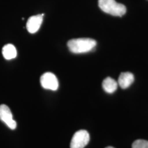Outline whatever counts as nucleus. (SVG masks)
<instances>
[{
    "label": "nucleus",
    "instance_id": "f03ea898",
    "mask_svg": "<svg viewBox=\"0 0 148 148\" xmlns=\"http://www.w3.org/2000/svg\"><path fill=\"white\" fill-rule=\"evenodd\" d=\"M98 5L102 11L111 16H122L126 12V7L115 0H98Z\"/></svg>",
    "mask_w": 148,
    "mask_h": 148
},
{
    "label": "nucleus",
    "instance_id": "0eeeda50",
    "mask_svg": "<svg viewBox=\"0 0 148 148\" xmlns=\"http://www.w3.org/2000/svg\"><path fill=\"white\" fill-rule=\"evenodd\" d=\"M134 80V77L133 74L130 72H125L120 74L117 83L122 89H126L132 84Z\"/></svg>",
    "mask_w": 148,
    "mask_h": 148
},
{
    "label": "nucleus",
    "instance_id": "9d476101",
    "mask_svg": "<svg viewBox=\"0 0 148 148\" xmlns=\"http://www.w3.org/2000/svg\"><path fill=\"white\" fill-rule=\"evenodd\" d=\"M132 148H148V141L143 139H138L132 144Z\"/></svg>",
    "mask_w": 148,
    "mask_h": 148
},
{
    "label": "nucleus",
    "instance_id": "39448f33",
    "mask_svg": "<svg viewBox=\"0 0 148 148\" xmlns=\"http://www.w3.org/2000/svg\"><path fill=\"white\" fill-rule=\"evenodd\" d=\"M0 120L4 122L10 129L14 130L16 127V122L13 119L10 109L5 104L0 106Z\"/></svg>",
    "mask_w": 148,
    "mask_h": 148
},
{
    "label": "nucleus",
    "instance_id": "7ed1b4c3",
    "mask_svg": "<svg viewBox=\"0 0 148 148\" xmlns=\"http://www.w3.org/2000/svg\"><path fill=\"white\" fill-rule=\"evenodd\" d=\"M90 134L86 130H79L71 139L70 148H84L90 141Z\"/></svg>",
    "mask_w": 148,
    "mask_h": 148
},
{
    "label": "nucleus",
    "instance_id": "20e7f679",
    "mask_svg": "<svg viewBox=\"0 0 148 148\" xmlns=\"http://www.w3.org/2000/svg\"><path fill=\"white\" fill-rule=\"evenodd\" d=\"M41 85L46 90H56L58 88V80L54 74L47 72L43 74L40 78Z\"/></svg>",
    "mask_w": 148,
    "mask_h": 148
},
{
    "label": "nucleus",
    "instance_id": "f257e3e1",
    "mask_svg": "<svg viewBox=\"0 0 148 148\" xmlns=\"http://www.w3.org/2000/svg\"><path fill=\"white\" fill-rule=\"evenodd\" d=\"M97 45L96 41L90 38L72 39L68 42V47L72 53H87L93 49Z\"/></svg>",
    "mask_w": 148,
    "mask_h": 148
},
{
    "label": "nucleus",
    "instance_id": "423d86ee",
    "mask_svg": "<svg viewBox=\"0 0 148 148\" xmlns=\"http://www.w3.org/2000/svg\"><path fill=\"white\" fill-rule=\"evenodd\" d=\"M44 14L30 16L27 23V31L31 34H34L39 30L42 23Z\"/></svg>",
    "mask_w": 148,
    "mask_h": 148
},
{
    "label": "nucleus",
    "instance_id": "1a4fd4ad",
    "mask_svg": "<svg viewBox=\"0 0 148 148\" xmlns=\"http://www.w3.org/2000/svg\"><path fill=\"white\" fill-rule=\"evenodd\" d=\"M2 54L3 57L7 60L15 58L17 55L15 46L12 44L6 45L2 48Z\"/></svg>",
    "mask_w": 148,
    "mask_h": 148
},
{
    "label": "nucleus",
    "instance_id": "6e6552de",
    "mask_svg": "<svg viewBox=\"0 0 148 148\" xmlns=\"http://www.w3.org/2000/svg\"><path fill=\"white\" fill-rule=\"evenodd\" d=\"M118 83L113 79L110 77H106L103 81L102 86L104 90L108 93H113L115 92L118 87Z\"/></svg>",
    "mask_w": 148,
    "mask_h": 148
},
{
    "label": "nucleus",
    "instance_id": "9b49d317",
    "mask_svg": "<svg viewBox=\"0 0 148 148\" xmlns=\"http://www.w3.org/2000/svg\"><path fill=\"white\" fill-rule=\"evenodd\" d=\"M106 148H114V147H106Z\"/></svg>",
    "mask_w": 148,
    "mask_h": 148
}]
</instances>
